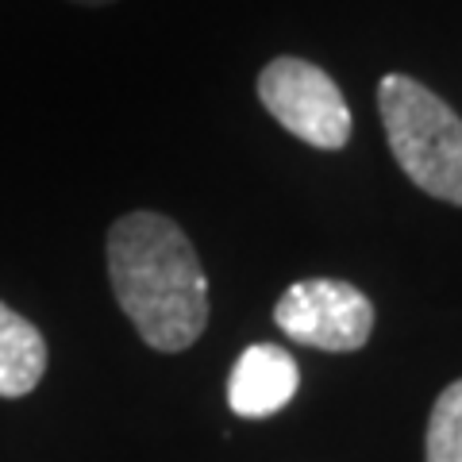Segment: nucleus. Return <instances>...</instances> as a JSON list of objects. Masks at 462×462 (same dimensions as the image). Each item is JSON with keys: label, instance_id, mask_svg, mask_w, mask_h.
I'll return each instance as SVG.
<instances>
[{"label": "nucleus", "instance_id": "nucleus-1", "mask_svg": "<svg viewBox=\"0 0 462 462\" xmlns=\"http://www.w3.org/2000/svg\"><path fill=\"white\" fill-rule=\"evenodd\" d=\"M108 282L143 343L162 355L193 346L208 328V278L178 220L139 208L108 227Z\"/></svg>", "mask_w": 462, "mask_h": 462}, {"label": "nucleus", "instance_id": "nucleus-2", "mask_svg": "<svg viewBox=\"0 0 462 462\" xmlns=\"http://www.w3.org/2000/svg\"><path fill=\"white\" fill-rule=\"evenodd\" d=\"M378 112L401 173L416 189L462 208V120L409 74H385Z\"/></svg>", "mask_w": 462, "mask_h": 462}, {"label": "nucleus", "instance_id": "nucleus-3", "mask_svg": "<svg viewBox=\"0 0 462 462\" xmlns=\"http://www.w3.org/2000/svg\"><path fill=\"white\" fill-rule=\"evenodd\" d=\"M258 100L289 135L316 151H343L351 139L355 124L339 85L309 58H273L258 74Z\"/></svg>", "mask_w": 462, "mask_h": 462}, {"label": "nucleus", "instance_id": "nucleus-4", "mask_svg": "<svg viewBox=\"0 0 462 462\" xmlns=\"http://www.w3.org/2000/svg\"><path fill=\"white\" fill-rule=\"evenodd\" d=\"M273 324L300 346L351 355L374 336V305L363 289L343 278H305L278 297Z\"/></svg>", "mask_w": 462, "mask_h": 462}, {"label": "nucleus", "instance_id": "nucleus-5", "mask_svg": "<svg viewBox=\"0 0 462 462\" xmlns=\"http://www.w3.org/2000/svg\"><path fill=\"white\" fill-rule=\"evenodd\" d=\"M300 385L297 358L278 343H254L239 355L227 382V404L236 416L263 420V416L282 412L293 401Z\"/></svg>", "mask_w": 462, "mask_h": 462}, {"label": "nucleus", "instance_id": "nucleus-6", "mask_svg": "<svg viewBox=\"0 0 462 462\" xmlns=\"http://www.w3.org/2000/svg\"><path fill=\"white\" fill-rule=\"evenodd\" d=\"M47 374V339L42 331L0 300V397L20 401L35 393Z\"/></svg>", "mask_w": 462, "mask_h": 462}, {"label": "nucleus", "instance_id": "nucleus-7", "mask_svg": "<svg viewBox=\"0 0 462 462\" xmlns=\"http://www.w3.org/2000/svg\"><path fill=\"white\" fill-rule=\"evenodd\" d=\"M424 462H462V378L447 385L431 404Z\"/></svg>", "mask_w": 462, "mask_h": 462}, {"label": "nucleus", "instance_id": "nucleus-8", "mask_svg": "<svg viewBox=\"0 0 462 462\" xmlns=\"http://www.w3.org/2000/svg\"><path fill=\"white\" fill-rule=\"evenodd\" d=\"M74 5H85V8H100V5H112V0H74Z\"/></svg>", "mask_w": 462, "mask_h": 462}]
</instances>
